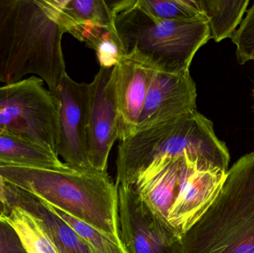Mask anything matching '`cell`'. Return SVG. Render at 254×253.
<instances>
[{
	"label": "cell",
	"instance_id": "obj_1",
	"mask_svg": "<svg viewBox=\"0 0 254 253\" xmlns=\"http://www.w3.org/2000/svg\"><path fill=\"white\" fill-rule=\"evenodd\" d=\"M64 34L40 0H0V83L13 84L32 75L55 94L67 74Z\"/></svg>",
	"mask_w": 254,
	"mask_h": 253
},
{
	"label": "cell",
	"instance_id": "obj_2",
	"mask_svg": "<svg viewBox=\"0 0 254 253\" xmlns=\"http://www.w3.org/2000/svg\"><path fill=\"white\" fill-rule=\"evenodd\" d=\"M188 154L212 170L227 172L230 153L213 123L197 110L136 131L120 141L116 184L134 185L138 175L166 157Z\"/></svg>",
	"mask_w": 254,
	"mask_h": 253
},
{
	"label": "cell",
	"instance_id": "obj_3",
	"mask_svg": "<svg viewBox=\"0 0 254 253\" xmlns=\"http://www.w3.org/2000/svg\"><path fill=\"white\" fill-rule=\"evenodd\" d=\"M0 175L7 184L59 208L122 245L119 186L107 172L0 165Z\"/></svg>",
	"mask_w": 254,
	"mask_h": 253
},
{
	"label": "cell",
	"instance_id": "obj_4",
	"mask_svg": "<svg viewBox=\"0 0 254 253\" xmlns=\"http://www.w3.org/2000/svg\"><path fill=\"white\" fill-rule=\"evenodd\" d=\"M122 54L152 69L190 71L195 53L210 40L205 18L170 21L148 14L137 0L108 1Z\"/></svg>",
	"mask_w": 254,
	"mask_h": 253
},
{
	"label": "cell",
	"instance_id": "obj_5",
	"mask_svg": "<svg viewBox=\"0 0 254 253\" xmlns=\"http://www.w3.org/2000/svg\"><path fill=\"white\" fill-rule=\"evenodd\" d=\"M177 253H254V152L228 169L217 197L181 238Z\"/></svg>",
	"mask_w": 254,
	"mask_h": 253
},
{
	"label": "cell",
	"instance_id": "obj_6",
	"mask_svg": "<svg viewBox=\"0 0 254 253\" xmlns=\"http://www.w3.org/2000/svg\"><path fill=\"white\" fill-rule=\"evenodd\" d=\"M59 108L58 98L39 77L0 86V129L56 154Z\"/></svg>",
	"mask_w": 254,
	"mask_h": 253
},
{
	"label": "cell",
	"instance_id": "obj_7",
	"mask_svg": "<svg viewBox=\"0 0 254 253\" xmlns=\"http://www.w3.org/2000/svg\"><path fill=\"white\" fill-rule=\"evenodd\" d=\"M119 233L128 253H177L181 238L140 198L132 185H120Z\"/></svg>",
	"mask_w": 254,
	"mask_h": 253
},
{
	"label": "cell",
	"instance_id": "obj_8",
	"mask_svg": "<svg viewBox=\"0 0 254 253\" xmlns=\"http://www.w3.org/2000/svg\"><path fill=\"white\" fill-rule=\"evenodd\" d=\"M54 95L60 102L57 154L73 170L96 171L88 154L89 84L77 83L66 74Z\"/></svg>",
	"mask_w": 254,
	"mask_h": 253
},
{
	"label": "cell",
	"instance_id": "obj_9",
	"mask_svg": "<svg viewBox=\"0 0 254 253\" xmlns=\"http://www.w3.org/2000/svg\"><path fill=\"white\" fill-rule=\"evenodd\" d=\"M227 172L211 170L196 159L185 154L181 164L179 194L167 221L182 238L204 215L217 197Z\"/></svg>",
	"mask_w": 254,
	"mask_h": 253
},
{
	"label": "cell",
	"instance_id": "obj_10",
	"mask_svg": "<svg viewBox=\"0 0 254 253\" xmlns=\"http://www.w3.org/2000/svg\"><path fill=\"white\" fill-rule=\"evenodd\" d=\"M115 67L100 68L89 84L88 154L92 167L101 172H107L109 155L118 139Z\"/></svg>",
	"mask_w": 254,
	"mask_h": 253
},
{
	"label": "cell",
	"instance_id": "obj_11",
	"mask_svg": "<svg viewBox=\"0 0 254 253\" xmlns=\"http://www.w3.org/2000/svg\"><path fill=\"white\" fill-rule=\"evenodd\" d=\"M196 99V85L190 71L169 73L153 69L134 132L195 111Z\"/></svg>",
	"mask_w": 254,
	"mask_h": 253
},
{
	"label": "cell",
	"instance_id": "obj_12",
	"mask_svg": "<svg viewBox=\"0 0 254 253\" xmlns=\"http://www.w3.org/2000/svg\"><path fill=\"white\" fill-rule=\"evenodd\" d=\"M152 69L122 56L115 67L118 110V139L128 138L135 130L143 111Z\"/></svg>",
	"mask_w": 254,
	"mask_h": 253
},
{
	"label": "cell",
	"instance_id": "obj_13",
	"mask_svg": "<svg viewBox=\"0 0 254 253\" xmlns=\"http://www.w3.org/2000/svg\"><path fill=\"white\" fill-rule=\"evenodd\" d=\"M184 155L166 157L152 163L138 175L132 185L145 203L167 223L169 212L180 189Z\"/></svg>",
	"mask_w": 254,
	"mask_h": 253
},
{
	"label": "cell",
	"instance_id": "obj_14",
	"mask_svg": "<svg viewBox=\"0 0 254 253\" xmlns=\"http://www.w3.org/2000/svg\"><path fill=\"white\" fill-rule=\"evenodd\" d=\"M6 196L8 207L19 206L37 220L58 253H92L77 233L41 199L7 183Z\"/></svg>",
	"mask_w": 254,
	"mask_h": 253
},
{
	"label": "cell",
	"instance_id": "obj_15",
	"mask_svg": "<svg viewBox=\"0 0 254 253\" xmlns=\"http://www.w3.org/2000/svg\"><path fill=\"white\" fill-rule=\"evenodd\" d=\"M46 13L65 33L73 34L83 27L99 26L116 31L115 15L104 0H40Z\"/></svg>",
	"mask_w": 254,
	"mask_h": 253
},
{
	"label": "cell",
	"instance_id": "obj_16",
	"mask_svg": "<svg viewBox=\"0 0 254 253\" xmlns=\"http://www.w3.org/2000/svg\"><path fill=\"white\" fill-rule=\"evenodd\" d=\"M0 165L71 171L52 150L0 129Z\"/></svg>",
	"mask_w": 254,
	"mask_h": 253
},
{
	"label": "cell",
	"instance_id": "obj_17",
	"mask_svg": "<svg viewBox=\"0 0 254 253\" xmlns=\"http://www.w3.org/2000/svg\"><path fill=\"white\" fill-rule=\"evenodd\" d=\"M249 0H199L203 16L208 23L210 39L219 43L231 38L247 11Z\"/></svg>",
	"mask_w": 254,
	"mask_h": 253
},
{
	"label": "cell",
	"instance_id": "obj_18",
	"mask_svg": "<svg viewBox=\"0 0 254 253\" xmlns=\"http://www.w3.org/2000/svg\"><path fill=\"white\" fill-rule=\"evenodd\" d=\"M7 220L14 228L28 253H58L37 220L16 206L8 207Z\"/></svg>",
	"mask_w": 254,
	"mask_h": 253
},
{
	"label": "cell",
	"instance_id": "obj_19",
	"mask_svg": "<svg viewBox=\"0 0 254 253\" xmlns=\"http://www.w3.org/2000/svg\"><path fill=\"white\" fill-rule=\"evenodd\" d=\"M42 201L77 233L92 253H128L123 245L116 242L105 233L77 219L59 208L49 204L45 201Z\"/></svg>",
	"mask_w": 254,
	"mask_h": 253
},
{
	"label": "cell",
	"instance_id": "obj_20",
	"mask_svg": "<svg viewBox=\"0 0 254 253\" xmlns=\"http://www.w3.org/2000/svg\"><path fill=\"white\" fill-rule=\"evenodd\" d=\"M148 14L163 20L180 21L204 17L199 0H137Z\"/></svg>",
	"mask_w": 254,
	"mask_h": 253
},
{
	"label": "cell",
	"instance_id": "obj_21",
	"mask_svg": "<svg viewBox=\"0 0 254 253\" xmlns=\"http://www.w3.org/2000/svg\"><path fill=\"white\" fill-rule=\"evenodd\" d=\"M236 46V56L240 65L252 61L254 55V3L247 10L240 26L231 37Z\"/></svg>",
	"mask_w": 254,
	"mask_h": 253
},
{
	"label": "cell",
	"instance_id": "obj_22",
	"mask_svg": "<svg viewBox=\"0 0 254 253\" xmlns=\"http://www.w3.org/2000/svg\"><path fill=\"white\" fill-rule=\"evenodd\" d=\"M89 48L96 52L101 68H110L116 66L123 56L116 31H106Z\"/></svg>",
	"mask_w": 254,
	"mask_h": 253
},
{
	"label": "cell",
	"instance_id": "obj_23",
	"mask_svg": "<svg viewBox=\"0 0 254 253\" xmlns=\"http://www.w3.org/2000/svg\"><path fill=\"white\" fill-rule=\"evenodd\" d=\"M0 253H28L7 218H0Z\"/></svg>",
	"mask_w": 254,
	"mask_h": 253
},
{
	"label": "cell",
	"instance_id": "obj_24",
	"mask_svg": "<svg viewBox=\"0 0 254 253\" xmlns=\"http://www.w3.org/2000/svg\"><path fill=\"white\" fill-rule=\"evenodd\" d=\"M0 206L8 214V204L6 196V183L0 175Z\"/></svg>",
	"mask_w": 254,
	"mask_h": 253
},
{
	"label": "cell",
	"instance_id": "obj_25",
	"mask_svg": "<svg viewBox=\"0 0 254 253\" xmlns=\"http://www.w3.org/2000/svg\"><path fill=\"white\" fill-rule=\"evenodd\" d=\"M0 218H7V212L0 206Z\"/></svg>",
	"mask_w": 254,
	"mask_h": 253
},
{
	"label": "cell",
	"instance_id": "obj_26",
	"mask_svg": "<svg viewBox=\"0 0 254 253\" xmlns=\"http://www.w3.org/2000/svg\"><path fill=\"white\" fill-rule=\"evenodd\" d=\"M252 97H253V102H254V105H253V108L254 111V88L253 90H252Z\"/></svg>",
	"mask_w": 254,
	"mask_h": 253
},
{
	"label": "cell",
	"instance_id": "obj_27",
	"mask_svg": "<svg viewBox=\"0 0 254 253\" xmlns=\"http://www.w3.org/2000/svg\"><path fill=\"white\" fill-rule=\"evenodd\" d=\"M252 61H254V55L253 56V57L252 58Z\"/></svg>",
	"mask_w": 254,
	"mask_h": 253
}]
</instances>
